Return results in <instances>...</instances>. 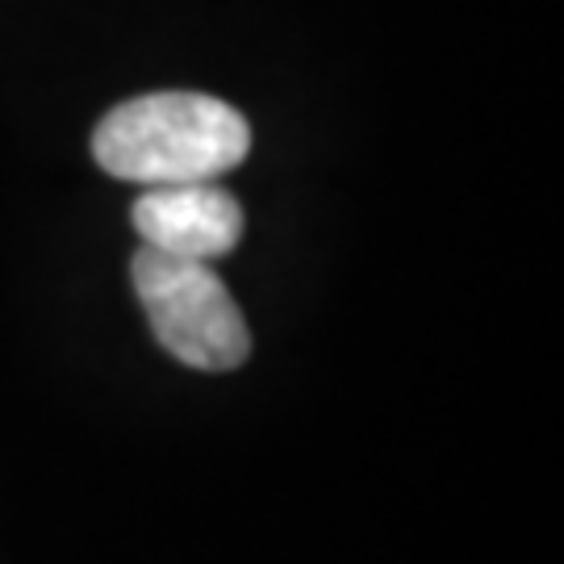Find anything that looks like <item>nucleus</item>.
<instances>
[{"mask_svg":"<svg viewBox=\"0 0 564 564\" xmlns=\"http://www.w3.org/2000/svg\"><path fill=\"white\" fill-rule=\"evenodd\" d=\"M134 293L172 360L197 372H235L251 356V330L226 281L202 260H176L142 247L134 263Z\"/></svg>","mask_w":564,"mask_h":564,"instance_id":"obj_2","label":"nucleus"},{"mask_svg":"<svg viewBox=\"0 0 564 564\" xmlns=\"http://www.w3.org/2000/svg\"><path fill=\"white\" fill-rule=\"evenodd\" d=\"M130 218H134L142 247L202 263L230 256L247 226L242 205L214 181L147 188L130 209Z\"/></svg>","mask_w":564,"mask_h":564,"instance_id":"obj_3","label":"nucleus"},{"mask_svg":"<svg viewBox=\"0 0 564 564\" xmlns=\"http://www.w3.org/2000/svg\"><path fill=\"white\" fill-rule=\"evenodd\" d=\"M251 151V126L209 93H147L109 109L93 130V160L130 184L218 181Z\"/></svg>","mask_w":564,"mask_h":564,"instance_id":"obj_1","label":"nucleus"}]
</instances>
